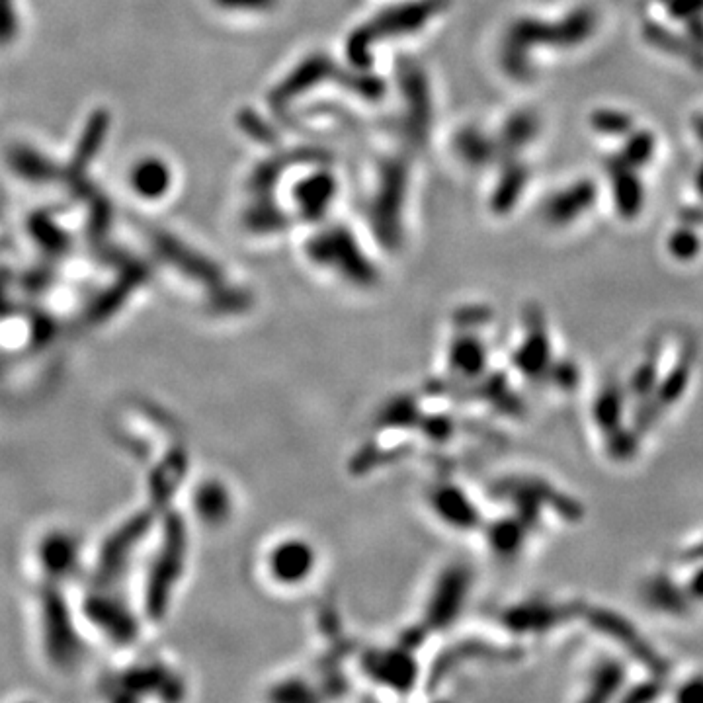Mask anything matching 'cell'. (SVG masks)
<instances>
[{
	"label": "cell",
	"instance_id": "8fae6325",
	"mask_svg": "<svg viewBox=\"0 0 703 703\" xmlns=\"http://www.w3.org/2000/svg\"><path fill=\"white\" fill-rule=\"evenodd\" d=\"M592 125L598 131H602V133L618 135V133H625L631 127V120H629V116H625L621 112H614V110L606 112V110H602V112H596L592 116Z\"/></svg>",
	"mask_w": 703,
	"mask_h": 703
},
{
	"label": "cell",
	"instance_id": "2e32d148",
	"mask_svg": "<svg viewBox=\"0 0 703 703\" xmlns=\"http://www.w3.org/2000/svg\"><path fill=\"white\" fill-rule=\"evenodd\" d=\"M215 2L229 10H268L278 0H215Z\"/></svg>",
	"mask_w": 703,
	"mask_h": 703
},
{
	"label": "cell",
	"instance_id": "7c38bea8",
	"mask_svg": "<svg viewBox=\"0 0 703 703\" xmlns=\"http://www.w3.org/2000/svg\"><path fill=\"white\" fill-rule=\"evenodd\" d=\"M506 188H500L498 190L497 198H495V206L497 209H506V207L512 206L510 202H514V198H518V194L522 192V186H524V172L516 170L510 174L508 182L504 184Z\"/></svg>",
	"mask_w": 703,
	"mask_h": 703
},
{
	"label": "cell",
	"instance_id": "8992f818",
	"mask_svg": "<svg viewBox=\"0 0 703 703\" xmlns=\"http://www.w3.org/2000/svg\"><path fill=\"white\" fill-rule=\"evenodd\" d=\"M645 598L653 608L664 612L668 616L686 614L688 608V594L684 588L674 586L668 577H653L645 586Z\"/></svg>",
	"mask_w": 703,
	"mask_h": 703
},
{
	"label": "cell",
	"instance_id": "9c48e42d",
	"mask_svg": "<svg viewBox=\"0 0 703 703\" xmlns=\"http://www.w3.org/2000/svg\"><path fill=\"white\" fill-rule=\"evenodd\" d=\"M668 250L678 260H692L700 252V239L692 231L680 229L670 237Z\"/></svg>",
	"mask_w": 703,
	"mask_h": 703
},
{
	"label": "cell",
	"instance_id": "52a82bcc",
	"mask_svg": "<svg viewBox=\"0 0 703 703\" xmlns=\"http://www.w3.org/2000/svg\"><path fill=\"white\" fill-rule=\"evenodd\" d=\"M614 196L623 217H635L643 206V188L629 168L614 172Z\"/></svg>",
	"mask_w": 703,
	"mask_h": 703
},
{
	"label": "cell",
	"instance_id": "ac0fdd59",
	"mask_svg": "<svg viewBox=\"0 0 703 703\" xmlns=\"http://www.w3.org/2000/svg\"><path fill=\"white\" fill-rule=\"evenodd\" d=\"M698 184H700V190L703 192V168L702 172H700V178H698Z\"/></svg>",
	"mask_w": 703,
	"mask_h": 703
},
{
	"label": "cell",
	"instance_id": "5b68a950",
	"mask_svg": "<svg viewBox=\"0 0 703 703\" xmlns=\"http://www.w3.org/2000/svg\"><path fill=\"white\" fill-rule=\"evenodd\" d=\"M625 684V672L618 661H604L596 664L588 676L586 702L610 700Z\"/></svg>",
	"mask_w": 703,
	"mask_h": 703
},
{
	"label": "cell",
	"instance_id": "6da1fadb",
	"mask_svg": "<svg viewBox=\"0 0 703 703\" xmlns=\"http://www.w3.org/2000/svg\"><path fill=\"white\" fill-rule=\"evenodd\" d=\"M442 4L444 0H422L381 14L350 40L352 59L356 61V65H368V49L373 42L389 36L409 34L411 30L420 28L432 14L442 8Z\"/></svg>",
	"mask_w": 703,
	"mask_h": 703
},
{
	"label": "cell",
	"instance_id": "277c9868",
	"mask_svg": "<svg viewBox=\"0 0 703 703\" xmlns=\"http://www.w3.org/2000/svg\"><path fill=\"white\" fill-rule=\"evenodd\" d=\"M623 409H625V395L616 385H608L602 389L600 397L594 403V420L598 428L610 436L608 440L621 434L623 424Z\"/></svg>",
	"mask_w": 703,
	"mask_h": 703
},
{
	"label": "cell",
	"instance_id": "9a60e30c",
	"mask_svg": "<svg viewBox=\"0 0 703 703\" xmlns=\"http://www.w3.org/2000/svg\"><path fill=\"white\" fill-rule=\"evenodd\" d=\"M659 694H661L659 680L643 682V684H637L635 688H629V692L623 694V702H647V700H655Z\"/></svg>",
	"mask_w": 703,
	"mask_h": 703
},
{
	"label": "cell",
	"instance_id": "7a4b0ae2",
	"mask_svg": "<svg viewBox=\"0 0 703 703\" xmlns=\"http://www.w3.org/2000/svg\"><path fill=\"white\" fill-rule=\"evenodd\" d=\"M129 184L139 198L161 200L170 190L172 172L163 159L145 157V159H139L131 168Z\"/></svg>",
	"mask_w": 703,
	"mask_h": 703
},
{
	"label": "cell",
	"instance_id": "5bb4252c",
	"mask_svg": "<svg viewBox=\"0 0 703 703\" xmlns=\"http://www.w3.org/2000/svg\"><path fill=\"white\" fill-rule=\"evenodd\" d=\"M676 702H703V676L682 682L674 694Z\"/></svg>",
	"mask_w": 703,
	"mask_h": 703
},
{
	"label": "cell",
	"instance_id": "e0dca14e",
	"mask_svg": "<svg viewBox=\"0 0 703 703\" xmlns=\"http://www.w3.org/2000/svg\"><path fill=\"white\" fill-rule=\"evenodd\" d=\"M684 559H686V561H688V559H690V561H700V563H702V561H703V541H700V543H698V545H696V549H692V551H690V553H688V551H686V555H684Z\"/></svg>",
	"mask_w": 703,
	"mask_h": 703
},
{
	"label": "cell",
	"instance_id": "ba28073f",
	"mask_svg": "<svg viewBox=\"0 0 703 703\" xmlns=\"http://www.w3.org/2000/svg\"><path fill=\"white\" fill-rule=\"evenodd\" d=\"M332 194H334V184L331 178L327 176H313L311 180H307L301 190H299V200L303 202L301 206L305 207L307 213L315 215L321 213L325 207L329 206Z\"/></svg>",
	"mask_w": 703,
	"mask_h": 703
},
{
	"label": "cell",
	"instance_id": "4fadbf2b",
	"mask_svg": "<svg viewBox=\"0 0 703 703\" xmlns=\"http://www.w3.org/2000/svg\"><path fill=\"white\" fill-rule=\"evenodd\" d=\"M16 8L14 0H0V43L10 42L16 34Z\"/></svg>",
	"mask_w": 703,
	"mask_h": 703
},
{
	"label": "cell",
	"instance_id": "3957f363",
	"mask_svg": "<svg viewBox=\"0 0 703 703\" xmlns=\"http://www.w3.org/2000/svg\"><path fill=\"white\" fill-rule=\"evenodd\" d=\"M596 196V190L588 182H580L571 186L569 190L557 194L551 204H549V219L557 225H567L575 221L580 213H584L588 207L592 206V200Z\"/></svg>",
	"mask_w": 703,
	"mask_h": 703
},
{
	"label": "cell",
	"instance_id": "30bf717a",
	"mask_svg": "<svg viewBox=\"0 0 703 703\" xmlns=\"http://www.w3.org/2000/svg\"><path fill=\"white\" fill-rule=\"evenodd\" d=\"M653 147H655V143H653V137L649 133L635 135L629 141V145H627V151H625V157H623L625 165H645L651 159V155H653Z\"/></svg>",
	"mask_w": 703,
	"mask_h": 703
}]
</instances>
